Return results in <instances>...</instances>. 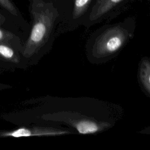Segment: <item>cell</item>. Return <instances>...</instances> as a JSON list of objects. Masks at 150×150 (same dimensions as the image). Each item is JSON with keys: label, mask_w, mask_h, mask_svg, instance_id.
Wrapping results in <instances>:
<instances>
[{"label": "cell", "mask_w": 150, "mask_h": 150, "mask_svg": "<svg viewBox=\"0 0 150 150\" xmlns=\"http://www.w3.org/2000/svg\"><path fill=\"white\" fill-rule=\"evenodd\" d=\"M0 64L2 65L4 67H5L8 71H11V70L13 71V70H15L16 69V68L13 66H12L11 64H9V63L4 62L1 59V57H0Z\"/></svg>", "instance_id": "cell-11"}, {"label": "cell", "mask_w": 150, "mask_h": 150, "mask_svg": "<svg viewBox=\"0 0 150 150\" xmlns=\"http://www.w3.org/2000/svg\"><path fill=\"white\" fill-rule=\"evenodd\" d=\"M93 0H74L71 19L73 22H76L86 12Z\"/></svg>", "instance_id": "cell-10"}, {"label": "cell", "mask_w": 150, "mask_h": 150, "mask_svg": "<svg viewBox=\"0 0 150 150\" xmlns=\"http://www.w3.org/2000/svg\"><path fill=\"white\" fill-rule=\"evenodd\" d=\"M11 87H12V86H10V85H9V84L0 83V90H5V89L10 88H11Z\"/></svg>", "instance_id": "cell-13"}, {"label": "cell", "mask_w": 150, "mask_h": 150, "mask_svg": "<svg viewBox=\"0 0 150 150\" xmlns=\"http://www.w3.org/2000/svg\"><path fill=\"white\" fill-rule=\"evenodd\" d=\"M137 80L141 90L150 98V57L144 56L140 60L137 71Z\"/></svg>", "instance_id": "cell-6"}, {"label": "cell", "mask_w": 150, "mask_h": 150, "mask_svg": "<svg viewBox=\"0 0 150 150\" xmlns=\"http://www.w3.org/2000/svg\"><path fill=\"white\" fill-rule=\"evenodd\" d=\"M8 71L5 67H4L2 65L0 64V73L4 72V71Z\"/></svg>", "instance_id": "cell-14"}, {"label": "cell", "mask_w": 150, "mask_h": 150, "mask_svg": "<svg viewBox=\"0 0 150 150\" xmlns=\"http://www.w3.org/2000/svg\"><path fill=\"white\" fill-rule=\"evenodd\" d=\"M134 30L135 23L131 19L96 30L85 45L87 59L91 64H100L116 57L134 38Z\"/></svg>", "instance_id": "cell-3"}, {"label": "cell", "mask_w": 150, "mask_h": 150, "mask_svg": "<svg viewBox=\"0 0 150 150\" xmlns=\"http://www.w3.org/2000/svg\"><path fill=\"white\" fill-rule=\"evenodd\" d=\"M53 109L42 119L63 124L80 135L98 134L115 127L123 118L122 107L115 103L90 97L56 98Z\"/></svg>", "instance_id": "cell-1"}, {"label": "cell", "mask_w": 150, "mask_h": 150, "mask_svg": "<svg viewBox=\"0 0 150 150\" xmlns=\"http://www.w3.org/2000/svg\"><path fill=\"white\" fill-rule=\"evenodd\" d=\"M30 30L21 56L27 65H36L52 49L60 22V12L52 0H28Z\"/></svg>", "instance_id": "cell-2"}, {"label": "cell", "mask_w": 150, "mask_h": 150, "mask_svg": "<svg viewBox=\"0 0 150 150\" xmlns=\"http://www.w3.org/2000/svg\"><path fill=\"white\" fill-rule=\"evenodd\" d=\"M0 8L11 15L25 28L30 30V24L26 22L19 9L12 0H0Z\"/></svg>", "instance_id": "cell-9"}, {"label": "cell", "mask_w": 150, "mask_h": 150, "mask_svg": "<svg viewBox=\"0 0 150 150\" xmlns=\"http://www.w3.org/2000/svg\"><path fill=\"white\" fill-rule=\"evenodd\" d=\"M138 133L142 134H147L150 135V125L146 126L141 129L139 131H138Z\"/></svg>", "instance_id": "cell-12"}, {"label": "cell", "mask_w": 150, "mask_h": 150, "mask_svg": "<svg viewBox=\"0 0 150 150\" xmlns=\"http://www.w3.org/2000/svg\"><path fill=\"white\" fill-rule=\"evenodd\" d=\"M77 132L70 127L56 125L21 127L9 131H0V137L21 138L31 137H55L67 135H76Z\"/></svg>", "instance_id": "cell-4"}, {"label": "cell", "mask_w": 150, "mask_h": 150, "mask_svg": "<svg viewBox=\"0 0 150 150\" xmlns=\"http://www.w3.org/2000/svg\"><path fill=\"white\" fill-rule=\"evenodd\" d=\"M25 40L17 33L0 27V43L8 45L20 53L23 48Z\"/></svg>", "instance_id": "cell-8"}, {"label": "cell", "mask_w": 150, "mask_h": 150, "mask_svg": "<svg viewBox=\"0 0 150 150\" xmlns=\"http://www.w3.org/2000/svg\"><path fill=\"white\" fill-rule=\"evenodd\" d=\"M123 0H96L88 13L86 23H95L107 15L117 4Z\"/></svg>", "instance_id": "cell-5"}, {"label": "cell", "mask_w": 150, "mask_h": 150, "mask_svg": "<svg viewBox=\"0 0 150 150\" xmlns=\"http://www.w3.org/2000/svg\"><path fill=\"white\" fill-rule=\"evenodd\" d=\"M0 27L17 33L24 40L28 38L29 32V29L25 28L1 8H0Z\"/></svg>", "instance_id": "cell-7"}]
</instances>
